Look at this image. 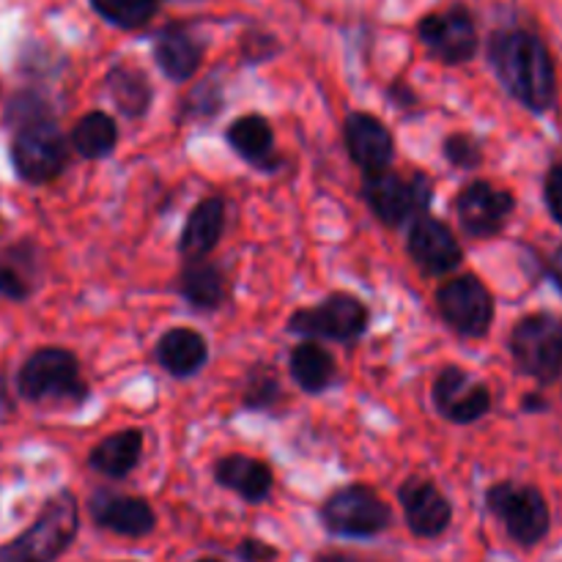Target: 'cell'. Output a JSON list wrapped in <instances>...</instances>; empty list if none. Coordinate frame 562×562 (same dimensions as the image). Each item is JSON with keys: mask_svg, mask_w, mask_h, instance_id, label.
<instances>
[{"mask_svg": "<svg viewBox=\"0 0 562 562\" xmlns=\"http://www.w3.org/2000/svg\"><path fill=\"white\" fill-rule=\"evenodd\" d=\"M494 71L514 99L536 113H547L558 99V77L549 47L530 31L494 33L488 47Z\"/></svg>", "mask_w": 562, "mask_h": 562, "instance_id": "cell-1", "label": "cell"}, {"mask_svg": "<svg viewBox=\"0 0 562 562\" xmlns=\"http://www.w3.org/2000/svg\"><path fill=\"white\" fill-rule=\"evenodd\" d=\"M16 393L31 404L77 406L88 398V384L82 382L80 360L69 349L44 346L16 371Z\"/></svg>", "mask_w": 562, "mask_h": 562, "instance_id": "cell-2", "label": "cell"}, {"mask_svg": "<svg viewBox=\"0 0 562 562\" xmlns=\"http://www.w3.org/2000/svg\"><path fill=\"white\" fill-rule=\"evenodd\" d=\"M77 527L80 508L75 494H55L22 536L0 547V562H55L75 541Z\"/></svg>", "mask_w": 562, "mask_h": 562, "instance_id": "cell-3", "label": "cell"}, {"mask_svg": "<svg viewBox=\"0 0 562 562\" xmlns=\"http://www.w3.org/2000/svg\"><path fill=\"white\" fill-rule=\"evenodd\" d=\"M362 198L384 225L395 228V225H404L406 220H415L428 212L434 201V184L420 170L406 179V176L384 168L376 173H366Z\"/></svg>", "mask_w": 562, "mask_h": 562, "instance_id": "cell-4", "label": "cell"}, {"mask_svg": "<svg viewBox=\"0 0 562 562\" xmlns=\"http://www.w3.org/2000/svg\"><path fill=\"white\" fill-rule=\"evenodd\" d=\"M69 162V146L53 119H38L16 126L11 140V165L27 184H47L58 179Z\"/></svg>", "mask_w": 562, "mask_h": 562, "instance_id": "cell-5", "label": "cell"}, {"mask_svg": "<svg viewBox=\"0 0 562 562\" xmlns=\"http://www.w3.org/2000/svg\"><path fill=\"white\" fill-rule=\"evenodd\" d=\"M510 355L525 376L554 382L562 373V318L554 313L521 318L510 333Z\"/></svg>", "mask_w": 562, "mask_h": 562, "instance_id": "cell-6", "label": "cell"}, {"mask_svg": "<svg viewBox=\"0 0 562 562\" xmlns=\"http://www.w3.org/2000/svg\"><path fill=\"white\" fill-rule=\"evenodd\" d=\"M486 505L519 547H536L547 538L549 527H552L547 499L536 486H521V483L510 481L497 483V486L488 488Z\"/></svg>", "mask_w": 562, "mask_h": 562, "instance_id": "cell-7", "label": "cell"}, {"mask_svg": "<svg viewBox=\"0 0 562 562\" xmlns=\"http://www.w3.org/2000/svg\"><path fill=\"white\" fill-rule=\"evenodd\" d=\"M390 519L387 503L368 486L340 488L322 505L324 527L340 538H373L387 530Z\"/></svg>", "mask_w": 562, "mask_h": 562, "instance_id": "cell-8", "label": "cell"}, {"mask_svg": "<svg viewBox=\"0 0 562 562\" xmlns=\"http://www.w3.org/2000/svg\"><path fill=\"white\" fill-rule=\"evenodd\" d=\"M437 311L453 333L483 338L494 322L492 291L475 274H459L437 289Z\"/></svg>", "mask_w": 562, "mask_h": 562, "instance_id": "cell-9", "label": "cell"}, {"mask_svg": "<svg viewBox=\"0 0 562 562\" xmlns=\"http://www.w3.org/2000/svg\"><path fill=\"white\" fill-rule=\"evenodd\" d=\"M289 329L305 338L349 344L368 329V307L355 294H329L313 307H302L289 318Z\"/></svg>", "mask_w": 562, "mask_h": 562, "instance_id": "cell-10", "label": "cell"}, {"mask_svg": "<svg viewBox=\"0 0 562 562\" xmlns=\"http://www.w3.org/2000/svg\"><path fill=\"white\" fill-rule=\"evenodd\" d=\"M417 36L439 64L459 66L475 58L477 53V25L467 5H450L448 11L423 16Z\"/></svg>", "mask_w": 562, "mask_h": 562, "instance_id": "cell-11", "label": "cell"}, {"mask_svg": "<svg viewBox=\"0 0 562 562\" xmlns=\"http://www.w3.org/2000/svg\"><path fill=\"white\" fill-rule=\"evenodd\" d=\"M516 201L508 190H499L492 181H470L456 195V214L467 236L492 239L514 214Z\"/></svg>", "mask_w": 562, "mask_h": 562, "instance_id": "cell-12", "label": "cell"}, {"mask_svg": "<svg viewBox=\"0 0 562 562\" xmlns=\"http://www.w3.org/2000/svg\"><path fill=\"white\" fill-rule=\"evenodd\" d=\"M431 398L439 415L448 417L450 423H459V426L481 420L492 409V393H488L486 384L470 376L461 366H445L437 373Z\"/></svg>", "mask_w": 562, "mask_h": 562, "instance_id": "cell-13", "label": "cell"}, {"mask_svg": "<svg viewBox=\"0 0 562 562\" xmlns=\"http://www.w3.org/2000/svg\"><path fill=\"white\" fill-rule=\"evenodd\" d=\"M406 250H409L412 261L426 274H434V278L453 272L461 258H464V250H461L453 231L442 220L428 217V214L415 217L409 228V239H406Z\"/></svg>", "mask_w": 562, "mask_h": 562, "instance_id": "cell-14", "label": "cell"}, {"mask_svg": "<svg viewBox=\"0 0 562 562\" xmlns=\"http://www.w3.org/2000/svg\"><path fill=\"white\" fill-rule=\"evenodd\" d=\"M344 140L351 162L362 173H376L393 165L395 140L382 119L373 113H351L344 121Z\"/></svg>", "mask_w": 562, "mask_h": 562, "instance_id": "cell-15", "label": "cell"}, {"mask_svg": "<svg viewBox=\"0 0 562 562\" xmlns=\"http://www.w3.org/2000/svg\"><path fill=\"white\" fill-rule=\"evenodd\" d=\"M88 510H91V519L102 530L124 538H143L157 525L151 505L140 497H130V494L97 492L88 503Z\"/></svg>", "mask_w": 562, "mask_h": 562, "instance_id": "cell-16", "label": "cell"}, {"mask_svg": "<svg viewBox=\"0 0 562 562\" xmlns=\"http://www.w3.org/2000/svg\"><path fill=\"white\" fill-rule=\"evenodd\" d=\"M401 505H404L406 525L417 538H437L442 536L453 519V508L445 499L434 483L420 481V477H409L398 492Z\"/></svg>", "mask_w": 562, "mask_h": 562, "instance_id": "cell-17", "label": "cell"}, {"mask_svg": "<svg viewBox=\"0 0 562 562\" xmlns=\"http://www.w3.org/2000/svg\"><path fill=\"white\" fill-rule=\"evenodd\" d=\"M42 283V256L31 239L14 241L0 250V296L27 302Z\"/></svg>", "mask_w": 562, "mask_h": 562, "instance_id": "cell-18", "label": "cell"}, {"mask_svg": "<svg viewBox=\"0 0 562 562\" xmlns=\"http://www.w3.org/2000/svg\"><path fill=\"white\" fill-rule=\"evenodd\" d=\"M214 481L223 488L239 494L247 503H263L272 492V470L261 459L245 453H231L214 464Z\"/></svg>", "mask_w": 562, "mask_h": 562, "instance_id": "cell-19", "label": "cell"}, {"mask_svg": "<svg viewBox=\"0 0 562 562\" xmlns=\"http://www.w3.org/2000/svg\"><path fill=\"white\" fill-rule=\"evenodd\" d=\"M223 231H225V201L217 195L203 198V201L190 212L184 228H181L179 252L187 258V261L206 258L209 252L217 247Z\"/></svg>", "mask_w": 562, "mask_h": 562, "instance_id": "cell-20", "label": "cell"}, {"mask_svg": "<svg viewBox=\"0 0 562 562\" xmlns=\"http://www.w3.org/2000/svg\"><path fill=\"white\" fill-rule=\"evenodd\" d=\"M154 60L173 82H187L203 60V44L184 27H165L154 38Z\"/></svg>", "mask_w": 562, "mask_h": 562, "instance_id": "cell-21", "label": "cell"}, {"mask_svg": "<svg viewBox=\"0 0 562 562\" xmlns=\"http://www.w3.org/2000/svg\"><path fill=\"white\" fill-rule=\"evenodd\" d=\"M157 360L170 376H192L201 371L209 360V346L201 333L190 327H173L159 338Z\"/></svg>", "mask_w": 562, "mask_h": 562, "instance_id": "cell-22", "label": "cell"}, {"mask_svg": "<svg viewBox=\"0 0 562 562\" xmlns=\"http://www.w3.org/2000/svg\"><path fill=\"white\" fill-rule=\"evenodd\" d=\"M225 137H228L231 148H234L245 162H250L252 168L272 170L274 165H278V157H274V132L263 115H239L236 121H231Z\"/></svg>", "mask_w": 562, "mask_h": 562, "instance_id": "cell-23", "label": "cell"}, {"mask_svg": "<svg viewBox=\"0 0 562 562\" xmlns=\"http://www.w3.org/2000/svg\"><path fill=\"white\" fill-rule=\"evenodd\" d=\"M104 88H108L110 99L115 108L126 115V119H140L148 113L154 99L151 80L143 69L130 64H119L104 75Z\"/></svg>", "mask_w": 562, "mask_h": 562, "instance_id": "cell-24", "label": "cell"}, {"mask_svg": "<svg viewBox=\"0 0 562 562\" xmlns=\"http://www.w3.org/2000/svg\"><path fill=\"white\" fill-rule=\"evenodd\" d=\"M143 453V434L137 428H124L104 437L88 456V464L104 477H126L137 467Z\"/></svg>", "mask_w": 562, "mask_h": 562, "instance_id": "cell-25", "label": "cell"}, {"mask_svg": "<svg viewBox=\"0 0 562 562\" xmlns=\"http://www.w3.org/2000/svg\"><path fill=\"white\" fill-rule=\"evenodd\" d=\"M179 291L195 311H217L225 300V274L217 263L198 258L187 261L179 278Z\"/></svg>", "mask_w": 562, "mask_h": 562, "instance_id": "cell-26", "label": "cell"}, {"mask_svg": "<svg viewBox=\"0 0 562 562\" xmlns=\"http://www.w3.org/2000/svg\"><path fill=\"white\" fill-rule=\"evenodd\" d=\"M289 371L291 379L296 382V387L316 395L322 393V390H327L329 382L335 379V360L322 344H316V340H302V344L294 346V351H291Z\"/></svg>", "mask_w": 562, "mask_h": 562, "instance_id": "cell-27", "label": "cell"}, {"mask_svg": "<svg viewBox=\"0 0 562 562\" xmlns=\"http://www.w3.org/2000/svg\"><path fill=\"white\" fill-rule=\"evenodd\" d=\"M115 143H119L115 121L110 119L108 113H99V110L82 115V119L77 121L75 132H71V146H75V151L86 159L108 157L115 148Z\"/></svg>", "mask_w": 562, "mask_h": 562, "instance_id": "cell-28", "label": "cell"}, {"mask_svg": "<svg viewBox=\"0 0 562 562\" xmlns=\"http://www.w3.org/2000/svg\"><path fill=\"white\" fill-rule=\"evenodd\" d=\"M280 398H283V384H280L274 368L252 366L245 379V390H241V404L252 412H272L278 409Z\"/></svg>", "mask_w": 562, "mask_h": 562, "instance_id": "cell-29", "label": "cell"}, {"mask_svg": "<svg viewBox=\"0 0 562 562\" xmlns=\"http://www.w3.org/2000/svg\"><path fill=\"white\" fill-rule=\"evenodd\" d=\"M91 5L110 25L135 31V27H143L151 22L159 3L157 0H91Z\"/></svg>", "mask_w": 562, "mask_h": 562, "instance_id": "cell-30", "label": "cell"}, {"mask_svg": "<svg viewBox=\"0 0 562 562\" xmlns=\"http://www.w3.org/2000/svg\"><path fill=\"white\" fill-rule=\"evenodd\" d=\"M442 151H445V159H448L453 168H461V170H475L477 165L483 162L481 143H477L475 137L464 135V132L450 135L448 140H445Z\"/></svg>", "mask_w": 562, "mask_h": 562, "instance_id": "cell-31", "label": "cell"}, {"mask_svg": "<svg viewBox=\"0 0 562 562\" xmlns=\"http://www.w3.org/2000/svg\"><path fill=\"white\" fill-rule=\"evenodd\" d=\"M220 108H223V97H220L217 86L212 80H206L201 88H195L187 97L184 115H192V119H212V115L220 113Z\"/></svg>", "mask_w": 562, "mask_h": 562, "instance_id": "cell-32", "label": "cell"}, {"mask_svg": "<svg viewBox=\"0 0 562 562\" xmlns=\"http://www.w3.org/2000/svg\"><path fill=\"white\" fill-rule=\"evenodd\" d=\"M543 195H547V206L552 217L562 225V162H554L547 173V184H543Z\"/></svg>", "mask_w": 562, "mask_h": 562, "instance_id": "cell-33", "label": "cell"}, {"mask_svg": "<svg viewBox=\"0 0 562 562\" xmlns=\"http://www.w3.org/2000/svg\"><path fill=\"white\" fill-rule=\"evenodd\" d=\"M239 558L245 562H274L278 560V549H272L263 541H256V538H247V541L239 543Z\"/></svg>", "mask_w": 562, "mask_h": 562, "instance_id": "cell-34", "label": "cell"}, {"mask_svg": "<svg viewBox=\"0 0 562 562\" xmlns=\"http://www.w3.org/2000/svg\"><path fill=\"white\" fill-rule=\"evenodd\" d=\"M263 44H274V38L272 36H250V38H247V42H245V58H250L252 64L272 58L274 49H263Z\"/></svg>", "mask_w": 562, "mask_h": 562, "instance_id": "cell-35", "label": "cell"}, {"mask_svg": "<svg viewBox=\"0 0 562 562\" xmlns=\"http://www.w3.org/2000/svg\"><path fill=\"white\" fill-rule=\"evenodd\" d=\"M390 99H393L398 108H409L412 102H415V91H409L406 86H401V82H395L393 88H390Z\"/></svg>", "mask_w": 562, "mask_h": 562, "instance_id": "cell-36", "label": "cell"}, {"mask_svg": "<svg viewBox=\"0 0 562 562\" xmlns=\"http://www.w3.org/2000/svg\"><path fill=\"white\" fill-rule=\"evenodd\" d=\"M549 272H552V280H554V283H558V289L562 291V245L558 247V252H554L552 267H549Z\"/></svg>", "mask_w": 562, "mask_h": 562, "instance_id": "cell-37", "label": "cell"}, {"mask_svg": "<svg viewBox=\"0 0 562 562\" xmlns=\"http://www.w3.org/2000/svg\"><path fill=\"white\" fill-rule=\"evenodd\" d=\"M316 562H366V560L351 558V554H344V552H327V554H318Z\"/></svg>", "mask_w": 562, "mask_h": 562, "instance_id": "cell-38", "label": "cell"}, {"mask_svg": "<svg viewBox=\"0 0 562 562\" xmlns=\"http://www.w3.org/2000/svg\"><path fill=\"white\" fill-rule=\"evenodd\" d=\"M521 406H525L527 412H543L547 409V401L538 398V395H527V398L521 401Z\"/></svg>", "mask_w": 562, "mask_h": 562, "instance_id": "cell-39", "label": "cell"}, {"mask_svg": "<svg viewBox=\"0 0 562 562\" xmlns=\"http://www.w3.org/2000/svg\"><path fill=\"white\" fill-rule=\"evenodd\" d=\"M198 562H220V560H198Z\"/></svg>", "mask_w": 562, "mask_h": 562, "instance_id": "cell-40", "label": "cell"}]
</instances>
